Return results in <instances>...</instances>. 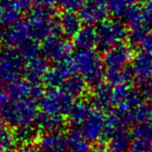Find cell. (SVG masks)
Wrapping results in <instances>:
<instances>
[{
    "instance_id": "6da1fadb",
    "label": "cell",
    "mask_w": 152,
    "mask_h": 152,
    "mask_svg": "<svg viewBox=\"0 0 152 152\" xmlns=\"http://www.w3.org/2000/svg\"><path fill=\"white\" fill-rule=\"evenodd\" d=\"M39 105L33 98L9 100L0 106L1 120L15 128L33 125L39 116Z\"/></svg>"
},
{
    "instance_id": "7a4b0ae2",
    "label": "cell",
    "mask_w": 152,
    "mask_h": 152,
    "mask_svg": "<svg viewBox=\"0 0 152 152\" xmlns=\"http://www.w3.org/2000/svg\"><path fill=\"white\" fill-rule=\"evenodd\" d=\"M77 73L81 76L88 85L96 87L103 83L106 69L103 57L94 50H77L73 55Z\"/></svg>"
},
{
    "instance_id": "3957f363",
    "label": "cell",
    "mask_w": 152,
    "mask_h": 152,
    "mask_svg": "<svg viewBox=\"0 0 152 152\" xmlns=\"http://www.w3.org/2000/svg\"><path fill=\"white\" fill-rule=\"evenodd\" d=\"M74 98L59 88H49L39 98L40 110L46 114L67 115L74 105Z\"/></svg>"
},
{
    "instance_id": "277c9868",
    "label": "cell",
    "mask_w": 152,
    "mask_h": 152,
    "mask_svg": "<svg viewBox=\"0 0 152 152\" xmlns=\"http://www.w3.org/2000/svg\"><path fill=\"white\" fill-rule=\"evenodd\" d=\"M25 61L20 51L8 48L0 50V81L12 83L24 75Z\"/></svg>"
},
{
    "instance_id": "5b68a950",
    "label": "cell",
    "mask_w": 152,
    "mask_h": 152,
    "mask_svg": "<svg viewBox=\"0 0 152 152\" xmlns=\"http://www.w3.org/2000/svg\"><path fill=\"white\" fill-rule=\"evenodd\" d=\"M98 46L103 50H109L114 46L123 44L128 38L125 25L117 20H105L97 28Z\"/></svg>"
},
{
    "instance_id": "8992f818",
    "label": "cell",
    "mask_w": 152,
    "mask_h": 152,
    "mask_svg": "<svg viewBox=\"0 0 152 152\" xmlns=\"http://www.w3.org/2000/svg\"><path fill=\"white\" fill-rule=\"evenodd\" d=\"M133 60L132 50L124 44L114 46L105 50L103 56L106 74L119 72L128 68L129 63Z\"/></svg>"
},
{
    "instance_id": "52a82bcc",
    "label": "cell",
    "mask_w": 152,
    "mask_h": 152,
    "mask_svg": "<svg viewBox=\"0 0 152 152\" xmlns=\"http://www.w3.org/2000/svg\"><path fill=\"white\" fill-rule=\"evenodd\" d=\"M77 73L73 55H69L62 60L55 62L53 67L48 70L43 83L49 88H59L67 77Z\"/></svg>"
},
{
    "instance_id": "ba28073f",
    "label": "cell",
    "mask_w": 152,
    "mask_h": 152,
    "mask_svg": "<svg viewBox=\"0 0 152 152\" xmlns=\"http://www.w3.org/2000/svg\"><path fill=\"white\" fill-rule=\"evenodd\" d=\"M27 25L31 39L38 43L40 41H45L51 35L61 33L58 20L54 18L27 17Z\"/></svg>"
},
{
    "instance_id": "9c48e42d",
    "label": "cell",
    "mask_w": 152,
    "mask_h": 152,
    "mask_svg": "<svg viewBox=\"0 0 152 152\" xmlns=\"http://www.w3.org/2000/svg\"><path fill=\"white\" fill-rule=\"evenodd\" d=\"M72 46L67 40L62 38L60 34L51 35L43 41L42 53L43 56L49 61L58 62L69 56Z\"/></svg>"
},
{
    "instance_id": "30bf717a",
    "label": "cell",
    "mask_w": 152,
    "mask_h": 152,
    "mask_svg": "<svg viewBox=\"0 0 152 152\" xmlns=\"http://www.w3.org/2000/svg\"><path fill=\"white\" fill-rule=\"evenodd\" d=\"M105 127L106 115L104 114L103 110L95 107L88 119L79 128L90 142H95L105 137Z\"/></svg>"
},
{
    "instance_id": "8fae6325",
    "label": "cell",
    "mask_w": 152,
    "mask_h": 152,
    "mask_svg": "<svg viewBox=\"0 0 152 152\" xmlns=\"http://www.w3.org/2000/svg\"><path fill=\"white\" fill-rule=\"evenodd\" d=\"M2 38L3 43L8 48L20 50L31 39L27 23L20 20L12 26L6 28Z\"/></svg>"
},
{
    "instance_id": "7c38bea8",
    "label": "cell",
    "mask_w": 152,
    "mask_h": 152,
    "mask_svg": "<svg viewBox=\"0 0 152 152\" xmlns=\"http://www.w3.org/2000/svg\"><path fill=\"white\" fill-rule=\"evenodd\" d=\"M80 17L88 25L102 23L107 17L106 0H86L81 6Z\"/></svg>"
},
{
    "instance_id": "4fadbf2b",
    "label": "cell",
    "mask_w": 152,
    "mask_h": 152,
    "mask_svg": "<svg viewBox=\"0 0 152 152\" xmlns=\"http://www.w3.org/2000/svg\"><path fill=\"white\" fill-rule=\"evenodd\" d=\"M49 69V60L43 55L28 60L25 62V80L31 83H44V77Z\"/></svg>"
},
{
    "instance_id": "5bb4252c",
    "label": "cell",
    "mask_w": 152,
    "mask_h": 152,
    "mask_svg": "<svg viewBox=\"0 0 152 152\" xmlns=\"http://www.w3.org/2000/svg\"><path fill=\"white\" fill-rule=\"evenodd\" d=\"M37 145L41 152H64L68 148L66 135L62 132L43 134Z\"/></svg>"
},
{
    "instance_id": "9a60e30c",
    "label": "cell",
    "mask_w": 152,
    "mask_h": 152,
    "mask_svg": "<svg viewBox=\"0 0 152 152\" xmlns=\"http://www.w3.org/2000/svg\"><path fill=\"white\" fill-rule=\"evenodd\" d=\"M94 110L95 107L92 103L86 100H77L67 114L70 124H72L73 127H80L88 119Z\"/></svg>"
},
{
    "instance_id": "2e32d148",
    "label": "cell",
    "mask_w": 152,
    "mask_h": 152,
    "mask_svg": "<svg viewBox=\"0 0 152 152\" xmlns=\"http://www.w3.org/2000/svg\"><path fill=\"white\" fill-rule=\"evenodd\" d=\"M92 104L101 110H109L114 107L113 103V86L112 84L101 83L94 88L92 94Z\"/></svg>"
},
{
    "instance_id": "e0dca14e",
    "label": "cell",
    "mask_w": 152,
    "mask_h": 152,
    "mask_svg": "<svg viewBox=\"0 0 152 152\" xmlns=\"http://www.w3.org/2000/svg\"><path fill=\"white\" fill-rule=\"evenodd\" d=\"M73 45L77 50H90L98 45L97 29L91 25L81 27L79 33L73 38Z\"/></svg>"
},
{
    "instance_id": "ac0fdd59",
    "label": "cell",
    "mask_w": 152,
    "mask_h": 152,
    "mask_svg": "<svg viewBox=\"0 0 152 152\" xmlns=\"http://www.w3.org/2000/svg\"><path fill=\"white\" fill-rule=\"evenodd\" d=\"M60 31L67 38H74L81 29V18L75 12L65 11L58 18Z\"/></svg>"
},
{
    "instance_id": "d6986e66",
    "label": "cell",
    "mask_w": 152,
    "mask_h": 152,
    "mask_svg": "<svg viewBox=\"0 0 152 152\" xmlns=\"http://www.w3.org/2000/svg\"><path fill=\"white\" fill-rule=\"evenodd\" d=\"M36 128L43 134L62 132L65 127V119L62 115L41 113L36 119Z\"/></svg>"
},
{
    "instance_id": "ffe728a7",
    "label": "cell",
    "mask_w": 152,
    "mask_h": 152,
    "mask_svg": "<svg viewBox=\"0 0 152 152\" xmlns=\"http://www.w3.org/2000/svg\"><path fill=\"white\" fill-rule=\"evenodd\" d=\"M68 148L71 152H89L91 142L81 133L79 127H72L66 134Z\"/></svg>"
},
{
    "instance_id": "44dd1931",
    "label": "cell",
    "mask_w": 152,
    "mask_h": 152,
    "mask_svg": "<svg viewBox=\"0 0 152 152\" xmlns=\"http://www.w3.org/2000/svg\"><path fill=\"white\" fill-rule=\"evenodd\" d=\"M6 93L9 100H20L32 97V83L27 80H17L8 83ZM34 99V98H33Z\"/></svg>"
},
{
    "instance_id": "7402d4cb",
    "label": "cell",
    "mask_w": 152,
    "mask_h": 152,
    "mask_svg": "<svg viewBox=\"0 0 152 152\" xmlns=\"http://www.w3.org/2000/svg\"><path fill=\"white\" fill-rule=\"evenodd\" d=\"M87 83L79 74H74L66 79L61 88L66 93H68L72 98H80L86 93L87 91Z\"/></svg>"
},
{
    "instance_id": "603a6c76",
    "label": "cell",
    "mask_w": 152,
    "mask_h": 152,
    "mask_svg": "<svg viewBox=\"0 0 152 152\" xmlns=\"http://www.w3.org/2000/svg\"><path fill=\"white\" fill-rule=\"evenodd\" d=\"M21 13L13 5L11 0L0 1V26L8 28L20 21Z\"/></svg>"
},
{
    "instance_id": "cb8c5ba5",
    "label": "cell",
    "mask_w": 152,
    "mask_h": 152,
    "mask_svg": "<svg viewBox=\"0 0 152 152\" xmlns=\"http://www.w3.org/2000/svg\"><path fill=\"white\" fill-rule=\"evenodd\" d=\"M127 123L124 118L120 115L117 110L112 112L109 115L106 116V127H105V137L112 139L119 133L126 131Z\"/></svg>"
},
{
    "instance_id": "d4e9b609",
    "label": "cell",
    "mask_w": 152,
    "mask_h": 152,
    "mask_svg": "<svg viewBox=\"0 0 152 152\" xmlns=\"http://www.w3.org/2000/svg\"><path fill=\"white\" fill-rule=\"evenodd\" d=\"M130 142L131 133L126 130L110 139V142L104 152H129Z\"/></svg>"
},
{
    "instance_id": "484cf974",
    "label": "cell",
    "mask_w": 152,
    "mask_h": 152,
    "mask_svg": "<svg viewBox=\"0 0 152 152\" xmlns=\"http://www.w3.org/2000/svg\"><path fill=\"white\" fill-rule=\"evenodd\" d=\"M39 130L33 127V125L25 126V127L16 128L14 131V140L15 142H18L21 145L27 143H32L33 140L36 139L37 132Z\"/></svg>"
},
{
    "instance_id": "4316f807",
    "label": "cell",
    "mask_w": 152,
    "mask_h": 152,
    "mask_svg": "<svg viewBox=\"0 0 152 152\" xmlns=\"http://www.w3.org/2000/svg\"><path fill=\"white\" fill-rule=\"evenodd\" d=\"M131 138L152 142V121L142 122L134 125L131 132Z\"/></svg>"
},
{
    "instance_id": "83f0119b",
    "label": "cell",
    "mask_w": 152,
    "mask_h": 152,
    "mask_svg": "<svg viewBox=\"0 0 152 152\" xmlns=\"http://www.w3.org/2000/svg\"><path fill=\"white\" fill-rule=\"evenodd\" d=\"M18 50L20 51V53L23 55L25 62L28 60H31V59L40 57L43 55L42 46H40L38 42L33 41V40H30L28 43L25 44V45L23 48H20Z\"/></svg>"
},
{
    "instance_id": "f1b7e54d",
    "label": "cell",
    "mask_w": 152,
    "mask_h": 152,
    "mask_svg": "<svg viewBox=\"0 0 152 152\" xmlns=\"http://www.w3.org/2000/svg\"><path fill=\"white\" fill-rule=\"evenodd\" d=\"M14 142V132L10 131L6 123L0 121V147H2L4 150H7Z\"/></svg>"
},
{
    "instance_id": "f546056e",
    "label": "cell",
    "mask_w": 152,
    "mask_h": 152,
    "mask_svg": "<svg viewBox=\"0 0 152 152\" xmlns=\"http://www.w3.org/2000/svg\"><path fill=\"white\" fill-rule=\"evenodd\" d=\"M137 0H109L110 9L114 15H119L123 17V15L126 13L130 7V5L134 4Z\"/></svg>"
},
{
    "instance_id": "4dcf8cb0",
    "label": "cell",
    "mask_w": 152,
    "mask_h": 152,
    "mask_svg": "<svg viewBox=\"0 0 152 152\" xmlns=\"http://www.w3.org/2000/svg\"><path fill=\"white\" fill-rule=\"evenodd\" d=\"M147 32L148 30H146V28L143 25L132 28V30L128 34V39L130 41V43H131V45L139 48V46L140 45V43H142V39L146 35Z\"/></svg>"
},
{
    "instance_id": "1f68e13d",
    "label": "cell",
    "mask_w": 152,
    "mask_h": 152,
    "mask_svg": "<svg viewBox=\"0 0 152 152\" xmlns=\"http://www.w3.org/2000/svg\"><path fill=\"white\" fill-rule=\"evenodd\" d=\"M152 150V142L146 140L132 139L129 145V152H151Z\"/></svg>"
},
{
    "instance_id": "d6a6232c",
    "label": "cell",
    "mask_w": 152,
    "mask_h": 152,
    "mask_svg": "<svg viewBox=\"0 0 152 152\" xmlns=\"http://www.w3.org/2000/svg\"><path fill=\"white\" fill-rule=\"evenodd\" d=\"M83 3V0H58L59 6L67 12H75L76 10L81 8Z\"/></svg>"
},
{
    "instance_id": "836d02e7",
    "label": "cell",
    "mask_w": 152,
    "mask_h": 152,
    "mask_svg": "<svg viewBox=\"0 0 152 152\" xmlns=\"http://www.w3.org/2000/svg\"><path fill=\"white\" fill-rule=\"evenodd\" d=\"M139 48L142 50V53H147L152 56V30H149L146 33Z\"/></svg>"
},
{
    "instance_id": "e575fe53",
    "label": "cell",
    "mask_w": 152,
    "mask_h": 152,
    "mask_svg": "<svg viewBox=\"0 0 152 152\" xmlns=\"http://www.w3.org/2000/svg\"><path fill=\"white\" fill-rule=\"evenodd\" d=\"M11 2L21 14L29 12L32 9L33 0H11Z\"/></svg>"
},
{
    "instance_id": "d590c367",
    "label": "cell",
    "mask_w": 152,
    "mask_h": 152,
    "mask_svg": "<svg viewBox=\"0 0 152 152\" xmlns=\"http://www.w3.org/2000/svg\"><path fill=\"white\" fill-rule=\"evenodd\" d=\"M142 14V23L144 26H152V6L148 5L143 10Z\"/></svg>"
},
{
    "instance_id": "8d00e7d4",
    "label": "cell",
    "mask_w": 152,
    "mask_h": 152,
    "mask_svg": "<svg viewBox=\"0 0 152 152\" xmlns=\"http://www.w3.org/2000/svg\"><path fill=\"white\" fill-rule=\"evenodd\" d=\"M18 152H41L38 145H34L33 143H27L21 145L18 149Z\"/></svg>"
},
{
    "instance_id": "74e56055",
    "label": "cell",
    "mask_w": 152,
    "mask_h": 152,
    "mask_svg": "<svg viewBox=\"0 0 152 152\" xmlns=\"http://www.w3.org/2000/svg\"><path fill=\"white\" fill-rule=\"evenodd\" d=\"M7 101H8V97L6 93V87H3L2 81H0V106H2Z\"/></svg>"
},
{
    "instance_id": "f35d334b",
    "label": "cell",
    "mask_w": 152,
    "mask_h": 152,
    "mask_svg": "<svg viewBox=\"0 0 152 152\" xmlns=\"http://www.w3.org/2000/svg\"><path fill=\"white\" fill-rule=\"evenodd\" d=\"M33 3H35L36 5L53 6L55 3H58V0H33Z\"/></svg>"
},
{
    "instance_id": "ab89813d",
    "label": "cell",
    "mask_w": 152,
    "mask_h": 152,
    "mask_svg": "<svg viewBox=\"0 0 152 152\" xmlns=\"http://www.w3.org/2000/svg\"><path fill=\"white\" fill-rule=\"evenodd\" d=\"M4 152H18V151H16V150H14V149H7V150H5Z\"/></svg>"
},
{
    "instance_id": "60d3db41",
    "label": "cell",
    "mask_w": 152,
    "mask_h": 152,
    "mask_svg": "<svg viewBox=\"0 0 152 152\" xmlns=\"http://www.w3.org/2000/svg\"><path fill=\"white\" fill-rule=\"evenodd\" d=\"M3 42V38H2V34H0V46H1V44Z\"/></svg>"
},
{
    "instance_id": "b9f144b4",
    "label": "cell",
    "mask_w": 152,
    "mask_h": 152,
    "mask_svg": "<svg viewBox=\"0 0 152 152\" xmlns=\"http://www.w3.org/2000/svg\"><path fill=\"white\" fill-rule=\"evenodd\" d=\"M5 150L4 149H3V148L2 147H0V152H4Z\"/></svg>"
},
{
    "instance_id": "7bdbcfd3",
    "label": "cell",
    "mask_w": 152,
    "mask_h": 152,
    "mask_svg": "<svg viewBox=\"0 0 152 152\" xmlns=\"http://www.w3.org/2000/svg\"><path fill=\"white\" fill-rule=\"evenodd\" d=\"M64 152H71V151H64Z\"/></svg>"
},
{
    "instance_id": "ee69618b",
    "label": "cell",
    "mask_w": 152,
    "mask_h": 152,
    "mask_svg": "<svg viewBox=\"0 0 152 152\" xmlns=\"http://www.w3.org/2000/svg\"><path fill=\"white\" fill-rule=\"evenodd\" d=\"M151 152H152V150H151Z\"/></svg>"
},
{
    "instance_id": "f6af8a7d",
    "label": "cell",
    "mask_w": 152,
    "mask_h": 152,
    "mask_svg": "<svg viewBox=\"0 0 152 152\" xmlns=\"http://www.w3.org/2000/svg\"><path fill=\"white\" fill-rule=\"evenodd\" d=\"M0 1H1V0H0Z\"/></svg>"
}]
</instances>
